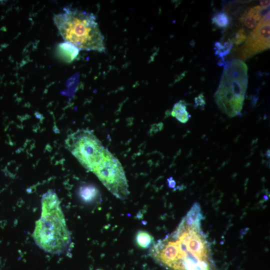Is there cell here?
I'll return each instance as SVG.
<instances>
[{
  "label": "cell",
  "mask_w": 270,
  "mask_h": 270,
  "mask_svg": "<svg viewBox=\"0 0 270 270\" xmlns=\"http://www.w3.org/2000/svg\"><path fill=\"white\" fill-rule=\"evenodd\" d=\"M202 219L200 205L196 202L173 232L153 244L150 256L168 270H217L202 228Z\"/></svg>",
  "instance_id": "cell-1"
},
{
  "label": "cell",
  "mask_w": 270,
  "mask_h": 270,
  "mask_svg": "<svg viewBox=\"0 0 270 270\" xmlns=\"http://www.w3.org/2000/svg\"><path fill=\"white\" fill-rule=\"evenodd\" d=\"M41 203V216L36 223L34 240L47 252L63 254L70 247L71 236L58 198L50 190L42 195Z\"/></svg>",
  "instance_id": "cell-2"
},
{
  "label": "cell",
  "mask_w": 270,
  "mask_h": 270,
  "mask_svg": "<svg viewBox=\"0 0 270 270\" xmlns=\"http://www.w3.org/2000/svg\"><path fill=\"white\" fill-rule=\"evenodd\" d=\"M54 21L64 42L80 50L105 52L104 37L93 14L66 8L54 16Z\"/></svg>",
  "instance_id": "cell-3"
},
{
  "label": "cell",
  "mask_w": 270,
  "mask_h": 270,
  "mask_svg": "<svg viewBox=\"0 0 270 270\" xmlns=\"http://www.w3.org/2000/svg\"><path fill=\"white\" fill-rule=\"evenodd\" d=\"M248 70L246 64L238 58L224 65L214 98L220 109L230 117L241 116L248 84Z\"/></svg>",
  "instance_id": "cell-4"
},
{
  "label": "cell",
  "mask_w": 270,
  "mask_h": 270,
  "mask_svg": "<svg viewBox=\"0 0 270 270\" xmlns=\"http://www.w3.org/2000/svg\"><path fill=\"white\" fill-rule=\"evenodd\" d=\"M65 144L82 165L92 172L102 163L110 152L93 131L88 129H80L70 134Z\"/></svg>",
  "instance_id": "cell-5"
},
{
  "label": "cell",
  "mask_w": 270,
  "mask_h": 270,
  "mask_svg": "<svg viewBox=\"0 0 270 270\" xmlns=\"http://www.w3.org/2000/svg\"><path fill=\"white\" fill-rule=\"evenodd\" d=\"M270 10L260 18L256 26L248 34L244 44L234 48L235 55L243 60L270 48Z\"/></svg>",
  "instance_id": "cell-6"
},
{
  "label": "cell",
  "mask_w": 270,
  "mask_h": 270,
  "mask_svg": "<svg viewBox=\"0 0 270 270\" xmlns=\"http://www.w3.org/2000/svg\"><path fill=\"white\" fill-rule=\"evenodd\" d=\"M80 50L72 44L64 42L60 43L56 47V53L58 57L66 62L74 60L79 54Z\"/></svg>",
  "instance_id": "cell-7"
},
{
  "label": "cell",
  "mask_w": 270,
  "mask_h": 270,
  "mask_svg": "<svg viewBox=\"0 0 270 270\" xmlns=\"http://www.w3.org/2000/svg\"><path fill=\"white\" fill-rule=\"evenodd\" d=\"M263 10H264L259 6L249 8L240 18V22L248 28H254L257 21L260 20L262 18V12Z\"/></svg>",
  "instance_id": "cell-8"
},
{
  "label": "cell",
  "mask_w": 270,
  "mask_h": 270,
  "mask_svg": "<svg viewBox=\"0 0 270 270\" xmlns=\"http://www.w3.org/2000/svg\"><path fill=\"white\" fill-rule=\"evenodd\" d=\"M80 198L84 202L91 203L95 201L99 196V192L93 185L86 184L80 186L78 190Z\"/></svg>",
  "instance_id": "cell-9"
},
{
  "label": "cell",
  "mask_w": 270,
  "mask_h": 270,
  "mask_svg": "<svg viewBox=\"0 0 270 270\" xmlns=\"http://www.w3.org/2000/svg\"><path fill=\"white\" fill-rule=\"evenodd\" d=\"M186 104L184 100H180L174 104L171 112L172 116L182 123L186 122L190 116L186 110Z\"/></svg>",
  "instance_id": "cell-10"
},
{
  "label": "cell",
  "mask_w": 270,
  "mask_h": 270,
  "mask_svg": "<svg viewBox=\"0 0 270 270\" xmlns=\"http://www.w3.org/2000/svg\"><path fill=\"white\" fill-rule=\"evenodd\" d=\"M135 242L138 247L146 249L150 248L154 242L153 236L149 232L140 230L136 234Z\"/></svg>",
  "instance_id": "cell-11"
},
{
  "label": "cell",
  "mask_w": 270,
  "mask_h": 270,
  "mask_svg": "<svg viewBox=\"0 0 270 270\" xmlns=\"http://www.w3.org/2000/svg\"><path fill=\"white\" fill-rule=\"evenodd\" d=\"M212 24L218 28H225L230 24L228 14L223 12H216L212 18Z\"/></svg>",
  "instance_id": "cell-12"
},
{
  "label": "cell",
  "mask_w": 270,
  "mask_h": 270,
  "mask_svg": "<svg viewBox=\"0 0 270 270\" xmlns=\"http://www.w3.org/2000/svg\"><path fill=\"white\" fill-rule=\"evenodd\" d=\"M246 39V32L243 28H241L236 32L234 40L236 45H238L244 42Z\"/></svg>",
  "instance_id": "cell-13"
},
{
  "label": "cell",
  "mask_w": 270,
  "mask_h": 270,
  "mask_svg": "<svg viewBox=\"0 0 270 270\" xmlns=\"http://www.w3.org/2000/svg\"><path fill=\"white\" fill-rule=\"evenodd\" d=\"M194 102L196 104V105L194 106L195 108H196L198 106L204 108L205 104V100L204 94H199L198 97L195 98Z\"/></svg>",
  "instance_id": "cell-14"
},
{
  "label": "cell",
  "mask_w": 270,
  "mask_h": 270,
  "mask_svg": "<svg viewBox=\"0 0 270 270\" xmlns=\"http://www.w3.org/2000/svg\"><path fill=\"white\" fill-rule=\"evenodd\" d=\"M270 0H260V6L262 7L264 10L268 9L270 6Z\"/></svg>",
  "instance_id": "cell-15"
},
{
  "label": "cell",
  "mask_w": 270,
  "mask_h": 270,
  "mask_svg": "<svg viewBox=\"0 0 270 270\" xmlns=\"http://www.w3.org/2000/svg\"><path fill=\"white\" fill-rule=\"evenodd\" d=\"M168 181L169 182L168 186L170 188H174V186L176 182L174 180H172V178H168Z\"/></svg>",
  "instance_id": "cell-16"
},
{
  "label": "cell",
  "mask_w": 270,
  "mask_h": 270,
  "mask_svg": "<svg viewBox=\"0 0 270 270\" xmlns=\"http://www.w3.org/2000/svg\"><path fill=\"white\" fill-rule=\"evenodd\" d=\"M266 155L268 158H270V150H268L266 152Z\"/></svg>",
  "instance_id": "cell-17"
},
{
  "label": "cell",
  "mask_w": 270,
  "mask_h": 270,
  "mask_svg": "<svg viewBox=\"0 0 270 270\" xmlns=\"http://www.w3.org/2000/svg\"></svg>",
  "instance_id": "cell-18"
}]
</instances>
